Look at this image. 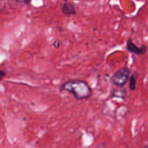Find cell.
I'll use <instances>...</instances> for the list:
<instances>
[{
	"instance_id": "obj_9",
	"label": "cell",
	"mask_w": 148,
	"mask_h": 148,
	"mask_svg": "<svg viewBox=\"0 0 148 148\" xmlns=\"http://www.w3.org/2000/svg\"><path fill=\"white\" fill-rule=\"evenodd\" d=\"M95 148H106V145L105 143H100L99 145H97V147Z\"/></svg>"
},
{
	"instance_id": "obj_1",
	"label": "cell",
	"mask_w": 148,
	"mask_h": 148,
	"mask_svg": "<svg viewBox=\"0 0 148 148\" xmlns=\"http://www.w3.org/2000/svg\"><path fill=\"white\" fill-rule=\"evenodd\" d=\"M61 92H68L71 94L76 100L88 99L92 95V88L88 83L83 80H68L61 84Z\"/></svg>"
},
{
	"instance_id": "obj_5",
	"label": "cell",
	"mask_w": 148,
	"mask_h": 148,
	"mask_svg": "<svg viewBox=\"0 0 148 148\" xmlns=\"http://www.w3.org/2000/svg\"><path fill=\"white\" fill-rule=\"evenodd\" d=\"M127 95V91L125 89H114L111 96L113 98H121V99H125Z\"/></svg>"
},
{
	"instance_id": "obj_4",
	"label": "cell",
	"mask_w": 148,
	"mask_h": 148,
	"mask_svg": "<svg viewBox=\"0 0 148 148\" xmlns=\"http://www.w3.org/2000/svg\"><path fill=\"white\" fill-rule=\"evenodd\" d=\"M62 11L65 16H75L76 14V9L75 4L69 2H64L62 3Z\"/></svg>"
},
{
	"instance_id": "obj_6",
	"label": "cell",
	"mask_w": 148,
	"mask_h": 148,
	"mask_svg": "<svg viewBox=\"0 0 148 148\" xmlns=\"http://www.w3.org/2000/svg\"><path fill=\"white\" fill-rule=\"evenodd\" d=\"M137 79H138V73L137 72H134L132 74V75L130 76V79H129V88L132 91L136 89Z\"/></svg>"
},
{
	"instance_id": "obj_2",
	"label": "cell",
	"mask_w": 148,
	"mask_h": 148,
	"mask_svg": "<svg viewBox=\"0 0 148 148\" xmlns=\"http://www.w3.org/2000/svg\"><path fill=\"white\" fill-rule=\"evenodd\" d=\"M130 70L128 68H121L115 71L111 76V82L119 88H123L130 79Z\"/></svg>"
},
{
	"instance_id": "obj_8",
	"label": "cell",
	"mask_w": 148,
	"mask_h": 148,
	"mask_svg": "<svg viewBox=\"0 0 148 148\" xmlns=\"http://www.w3.org/2000/svg\"><path fill=\"white\" fill-rule=\"evenodd\" d=\"M5 74H6V72H5V71H3V69L0 71V75H0V76H1V80H2V79H3V77L5 76Z\"/></svg>"
},
{
	"instance_id": "obj_10",
	"label": "cell",
	"mask_w": 148,
	"mask_h": 148,
	"mask_svg": "<svg viewBox=\"0 0 148 148\" xmlns=\"http://www.w3.org/2000/svg\"><path fill=\"white\" fill-rule=\"evenodd\" d=\"M144 148H148V146H146V147H145Z\"/></svg>"
},
{
	"instance_id": "obj_7",
	"label": "cell",
	"mask_w": 148,
	"mask_h": 148,
	"mask_svg": "<svg viewBox=\"0 0 148 148\" xmlns=\"http://www.w3.org/2000/svg\"><path fill=\"white\" fill-rule=\"evenodd\" d=\"M15 2L17 3H23V4H29L31 3L30 1H22V0H16Z\"/></svg>"
},
{
	"instance_id": "obj_3",
	"label": "cell",
	"mask_w": 148,
	"mask_h": 148,
	"mask_svg": "<svg viewBox=\"0 0 148 148\" xmlns=\"http://www.w3.org/2000/svg\"><path fill=\"white\" fill-rule=\"evenodd\" d=\"M127 49L132 54L140 56V55H145L147 52V46L143 44L140 47H138L132 40L129 39L127 42Z\"/></svg>"
}]
</instances>
